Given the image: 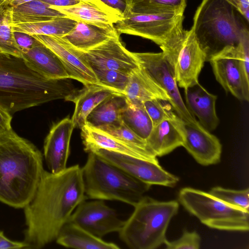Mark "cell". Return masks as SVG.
<instances>
[{
    "label": "cell",
    "instance_id": "29",
    "mask_svg": "<svg viewBox=\"0 0 249 249\" xmlns=\"http://www.w3.org/2000/svg\"><path fill=\"white\" fill-rule=\"evenodd\" d=\"M126 3L123 15L184 13L186 0H126Z\"/></svg>",
    "mask_w": 249,
    "mask_h": 249
},
{
    "label": "cell",
    "instance_id": "45",
    "mask_svg": "<svg viewBox=\"0 0 249 249\" xmlns=\"http://www.w3.org/2000/svg\"><path fill=\"white\" fill-rule=\"evenodd\" d=\"M6 4L12 8H15L18 6L34 0H4Z\"/></svg>",
    "mask_w": 249,
    "mask_h": 249
},
{
    "label": "cell",
    "instance_id": "47",
    "mask_svg": "<svg viewBox=\"0 0 249 249\" xmlns=\"http://www.w3.org/2000/svg\"><path fill=\"white\" fill-rule=\"evenodd\" d=\"M126 1V0H125Z\"/></svg>",
    "mask_w": 249,
    "mask_h": 249
},
{
    "label": "cell",
    "instance_id": "41",
    "mask_svg": "<svg viewBox=\"0 0 249 249\" xmlns=\"http://www.w3.org/2000/svg\"><path fill=\"white\" fill-rule=\"evenodd\" d=\"M249 22V0H227Z\"/></svg>",
    "mask_w": 249,
    "mask_h": 249
},
{
    "label": "cell",
    "instance_id": "4",
    "mask_svg": "<svg viewBox=\"0 0 249 249\" xmlns=\"http://www.w3.org/2000/svg\"><path fill=\"white\" fill-rule=\"evenodd\" d=\"M249 22L227 0H202L192 29L207 61L249 36Z\"/></svg>",
    "mask_w": 249,
    "mask_h": 249
},
{
    "label": "cell",
    "instance_id": "32",
    "mask_svg": "<svg viewBox=\"0 0 249 249\" xmlns=\"http://www.w3.org/2000/svg\"><path fill=\"white\" fill-rule=\"evenodd\" d=\"M12 8L7 6L0 17V53L21 58L22 52L12 30Z\"/></svg>",
    "mask_w": 249,
    "mask_h": 249
},
{
    "label": "cell",
    "instance_id": "20",
    "mask_svg": "<svg viewBox=\"0 0 249 249\" xmlns=\"http://www.w3.org/2000/svg\"><path fill=\"white\" fill-rule=\"evenodd\" d=\"M21 59L31 70L50 80L69 79L62 62L50 49L37 40L29 49L21 50Z\"/></svg>",
    "mask_w": 249,
    "mask_h": 249
},
{
    "label": "cell",
    "instance_id": "2",
    "mask_svg": "<svg viewBox=\"0 0 249 249\" xmlns=\"http://www.w3.org/2000/svg\"><path fill=\"white\" fill-rule=\"evenodd\" d=\"M43 156L31 142L12 129L0 135V201L24 208L32 200L42 174Z\"/></svg>",
    "mask_w": 249,
    "mask_h": 249
},
{
    "label": "cell",
    "instance_id": "24",
    "mask_svg": "<svg viewBox=\"0 0 249 249\" xmlns=\"http://www.w3.org/2000/svg\"><path fill=\"white\" fill-rule=\"evenodd\" d=\"M78 91L71 101L75 108L71 120L74 127L81 128L86 124L89 114L102 102L118 94H122L101 85H89Z\"/></svg>",
    "mask_w": 249,
    "mask_h": 249
},
{
    "label": "cell",
    "instance_id": "9",
    "mask_svg": "<svg viewBox=\"0 0 249 249\" xmlns=\"http://www.w3.org/2000/svg\"><path fill=\"white\" fill-rule=\"evenodd\" d=\"M208 61L217 81L240 101L249 100V36L224 48Z\"/></svg>",
    "mask_w": 249,
    "mask_h": 249
},
{
    "label": "cell",
    "instance_id": "14",
    "mask_svg": "<svg viewBox=\"0 0 249 249\" xmlns=\"http://www.w3.org/2000/svg\"><path fill=\"white\" fill-rule=\"evenodd\" d=\"M80 51L90 67L116 71L128 75L139 67L133 53L121 42L118 33L96 47Z\"/></svg>",
    "mask_w": 249,
    "mask_h": 249
},
{
    "label": "cell",
    "instance_id": "11",
    "mask_svg": "<svg viewBox=\"0 0 249 249\" xmlns=\"http://www.w3.org/2000/svg\"><path fill=\"white\" fill-rule=\"evenodd\" d=\"M139 66L145 70L165 90L170 98L169 103L176 113L186 123L198 121L189 111L178 89L173 70L163 53H133Z\"/></svg>",
    "mask_w": 249,
    "mask_h": 249
},
{
    "label": "cell",
    "instance_id": "5",
    "mask_svg": "<svg viewBox=\"0 0 249 249\" xmlns=\"http://www.w3.org/2000/svg\"><path fill=\"white\" fill-rule=\"evenodd\" d=\"M81 168L86 196L120 201L134 206L151 185L134 178L93 152Z\"/></svg>",
    "mask_w": 249,
    "mask_h": 249
},
{
    "label": "cell",
    "instance_id": "39",
    "mask_svg": "<svg viewBox=\"0 0 249 249\" xmlns=\"http://www.w3.org/2000/svg\"><path fill=\"white\" fill-rule=\"evenodd\" d=\"M29 249V245L24 241H13L8 238L3 231H0V249Z\"/></svg>",
    "mask_w": 249,
    "mask_h": 249
},
{
    "label": "cell",
    "instance_id": "17",
    "mask_svg": "<svg viewBox=\"0 0 249 249\" xmlns=\"http://www.w3.org/2000/svg\"><path fill=\"white\" fill-rule=\"evenodd\" d=\"M74 124L71 119L65 118L55 124L46 137L44 156L50 172L60 173L67 168L70 143Z\"/></svg>",
    "mask_w": 249,
    "mask_h": 249
},
{
    "label": "cell",
    "instance_id": "13",
    "mask_svg": "<svg viewBox=\"0 0 249 249\" xmlns=\"http://www.w3.org/2000/svg\"><path fill=\"white\" fill-rule=\"evenodd\" d=\"M99 238L113 232H119L124 221L103 200L82 202L71 214L69 221Z\"/></svg>",
    "mask_w": 249,
    "mask_h": 249
},
{
    "label": "cell",
    "instance_id": "22",
    "mask_svg": "<svg viewBox=\"0 0 249 249\" xmlns=\"http://www.w3.org/2000/svg\"><path fill=\"white\" fill-rule=\"evenodd\" d=\"M124 95L127 103L133 105L141 104L151 99L170 102L165 90L140 66L129 75Z\"/></svg>",
    "mask_w": 249,
    "mask_h": 249
},
{
    "label": "cell",
    "instance_id": "18",
    "mask_svg": "<svg viewBox=\"0 0 249 249\" xmlns=\"http://www.w3.org/2000/svg\"><path fill=\"white\" fill-rule=\"evenodd\" d=\"M184 138V122L174 113L154 126L145 140L154 154L161 157L182 146Z\"/></svg>",
    "mask_w": 249,
    "mask_h": 249
},
{
    "label": "cell",
    "instance_id": "27",
    "mask_svg": "<svg viewBox=\"0 0 249 249\" xmlns=\"http://www.w3.org/2000/svg\"><path fill=\"white\" fill-rule=\"evenodd\" d=\"M56 243L64 247L77 249H118L116 244L105 241L73 223L68 221L61 229Z\"/></svg>",
    "mask_w": 249,
    "mask_h": 249
},
{
    "label": "cell",
    "instance_id": "15",
    "mask_svg": "<svg viewBox=\"0 0 249 249\" xmlns=\"http://www.w3.org/2000/svg\"><path fill=\"white\" fill-rule=\"evenodd\" d=\"M31 36L56 54L64 65L70 78L77 80L85 86L100 85L93 71L81 52L63 38L53 36Z\"/></svg>",
    "mask_w": 249,
    "mask_h": 249
},
{
    "label": "cell",
    "instance_id": "1",
    "mask_svg": "<svg viewBox=\"0 0 249 249\" xmlns=\"http://www.w3.org/2000/svg\"><path fill=\"white\" fill-rule=\"evenodd\" d=\"M87 197L79 165L53 174L44 171L34 197L24 209V241L40 249L55 240L76 208Z\"/></svg>",
    "mask_w": 249,
    "mask_h": 249
},
{
    "label": "cell",
    "instance_id": "40",
    "mask_svg": "<svg viewBox=\"0 0 249 249\" xmlns=\"http://www.w3.org/2000/svg\"><path fill=\"white\" fill-rule=\"evenodd\" d=\"M17 43L21 50L31 48L37 42V40L28 34L14 32Z\"/></svg>",
    "mask_w": 249,
    "mask_h": 249
},
{
    "label": "cell",
    "instance_id": "10",
    "mask_svg": "<svg viewBox=\"0 0 249 249\" xmlns=\"http://www.w3.org/2000/svg\"><path fill=\"white\" fill-rule=\"evenodd\" d=\"M183 13L126 14L114 24L117 33L141 36L161 45L178 26Z\"/></svg>",
    "mask_w": 249,
    "mask_h": 249
},
{
    "label": "cell",
    "instance_id": "28",
    "mask_svg": "<svg viewBox=\"0 0 249 249\" xmlns=\"http://www.w3.org/2000/svg\"><path fill=\"white\" fill-rule=\"evenodd\" d=\"M127 103L123 94L115 95L106 99L89 114L86 124L100 130L121 124V112Z\"/></svg>",
    "mask_w": 249,
    "mask_h": 249
},
{
    "label": "cell",
    "instance_id": "43",
    "mask_svg": "<svg viewBox=\"0 0 249 249\" xmlns=\"http://www.w3.org/2000/svg\"><path fill=\"white\" fill-rule=\"evenodd\" d=\"M49 6H68L76 4L80 2L78 0H41Z\"/></svg>",
    "mask_w": 249,
    "mask_h": 249
},
{
    "label": "cell",
    "instance_id": "7",
    "mask_svg": "<svg viewBox=\"0 0 249 249\" xmlns=\"http://www.w3.org/2000/svg\"><path fill=\"white\" fill-rule=\"evenodd\" d=\"M178 199L188 212L210 228L229 231H249V212L229 205L209 193L185 187L180 190Z\"/></svg>",
    "mask_w": 249,
    "mask_h": 249
},
{
    "label": "cell",
    "instance_id": "12",
    "mask_svg": "<svg viewBox=\"0 0 249 249\" xmlns=\"http://www.w3.org/2000/svg\"><path fill=\"white\" fill-rule=\"evenodd\" d=\"M93 152L138 180L149 184L174 187L179 178L165 170L158 162L151 161L103 149Z\"/></svg>",
    "mask_w": 249,
    "mask_h": 249
},
{
    "label": "cell",
    "instance_id": "3",
    "mask_svg": "<svg viewBox=\"0 0 249 249\" xmlns=\"http://www.w3.org/2000/svg\"><path fill=\"white\" fill-rule=\"evenodd\" d=\"M73 91L66 79H47L22 59L0 53V104L11 114L53 100H67Z\"/></svg>",
    "mask_w": 249,
    "mask_h": 249
},
{
    "label": "cell",
    "instance_id": "19",
    "mask_svg": "<svg viewBox=\"0 0 249 249\" xmlns=\"http://www.w3.org/2000/svg\"><path fill=\"white\" fill-rule=\"evenodd\" d=\"M84 150L91 152L103 149L143 160L158 162L157 157L127 144L104 131L86 124L81 128Z\"/></svg>",
    "mask_w": 249,
    "mask_h": 249
},
{
    "label": "cell",
    "instance_id": "42",
    "mask_svg": "<svg viewBox=\"0 0 249 249\" xmlns=\"http://www.w3.org/2000/svg\"><path fill=\"white\" fill-rule=\"evenodd\" d=\"M108 6L115 9L123 15L126 7L125 0H101Z\"/></svg>",
    "mask_w": 249,
    "mask_h": 249
},
{
    "label": "cell",
    "instance_id": "37",
    "mask_svg": "<svg viewBox=\"0 0 249 249\" xmlns=\"http://www.w3.org/2000/svg\"><path fill=\"white\" fill-rule=\"evenodd\" d=\"M200 242V237L196 231H184L179 238L172 241L166 239L164 244L167 249H198Z\"/></svg>",
    "mask_w": 249,
    "mask_h": 249
},
{
    "label": "cell",
    "instance_id": "34",
    "mask_svg": "<svg viewBox=\"0 0 249 249\" xmlns=\"http://www.w3.org/2000/svg\"><path fill=\"white\" fill-rule=\"evenodd\" d=\"M100 85L124 95L129 75L118 71L90 67Z\"/></svg>",
    "mask_w": 249,
    "mask_h": 249
},
{
    "label": "cell",
    "instance_id": "36",
    "mask_svg": "<svg viewBox=\"0 0 249 249\" xmlns=\"http://www.w3.org/2000/svg\"><path fill=\"white\" fill-rule=\"evenodd\" d=\"M142 104L149 116L153 127L176 113L168 101L151 99L143 102Z\"/></svg>",
    "mask_w": 249,
    "mask_h": 249
},
{
    "label": "cell",
    "instance_id": "30",
    "mask_svg": "<svg viewBox=\"0 0 249 249\" xmlns=\"http://www.w3.org/2000/svg\"><path fill=\"white\" fill-rule=\"evenodd\" d=\"M121 117L125 125L144 140L148 138L153 127L142 104L133 105L127 103L121 112Z\"/></svg>",
    "mask_w": 249,
    "mask_h": 249
},
{
    "label": "cell",
    "instance_id": "23",
    "mask_svg": "<svg viewBox=\"0 0 249 249\" xmlns=\"http://www.w3.org/2000/svg\"><path fill=\"white\" fill-rule=\"evenodd\" d=\"M49 6L76 21L106 28L114 27L123 18L121 15L110 12L94 4L83 1L68 6Z\"/></svg>",
    "mask_w": 249,
    "mask_h": 249
},
{
    "label": "cell",
    "instance_id": "8",
    "mask_svg": "<svg viewBox=\"0 0 249 249\" xmlns=\"http://www.w3.org/2000/svg\"><path fill=\"white\" fill-rule=\"evenodd\" d=\"M160 47L179 87L185 89L199 82L207 56L192 29L186 30L180 25Z\"/></svg>",
    "mask_w": 249,
    "mask_h": 249
},
{
    "label": "cell",
    "instance_id": "6",
    "mask_svg": "<svg viewBox=\"0 0 249 249\" xmlns=\"http://www.w3.org/2000/svg\"><path fill=\"white\" fill-rule=\"evenodd\" d=\"M119 231L120 239L132 249H154L164 244L166 232L178 210L177 201H160L143 196Z\"/></svg>",
    "mask_w": 249,
    "mask_h": 249
},
{
    "label": "cell",
    "instance_id": "26",
    "mask_svg": "<svg viewBox=\"0 0 249 249\" xmlns=\"http://www.w3.org/2000/svg\"><path fill=\"white\" fill-rule=\"evenodd\" d=\"M118 34L114 26L103 28L82 21H77L73 28L62 37L81 51L91 50Z\"/></svg>",
    "mask_w": 249,
    "mask_h": 249
},
{
    "label": "cell",
    "instance_id": "38",
    "mask_svg": "<svg viewBox=\"0 0 249 249\" xmlns=\"http://www.w3.org/2000/svg\"><path fill=\"white\" fill-rule=\"evenodd\" d=\"M11 114L0 104V135L12 129Z\"/></svg>",
    "mask_w": 249,
    "mask_h": 249
},
{
    "label": "cell",
    "instance_id": "25",
    "mask_svg": "<svg viewBox=\"0 0 249 249\" xmlns=\"http://www.w3.org/2000/svg\"><path fill=\"white\" fill-rule=\"evenodd\" d=\"M77 21L66 17L26 19L13 21L14 32L32 35L63 37L74 27Z\"/></svg>",
    "mask_w": 249,
    "mask_h": 249
},
{
    "label": "cell",
    "instance_id": "44",
    "mask_svg": "<svg viewBox=\"0 0 249 249\" xmlns=\"http://www.w3.org/2000/svg\"><path fill=\"white\" fill-rule=\"evenodd\" d=\"M80 1H83L86 2H89L91 3L92 4H94L95 5H97L110 12L121 15L123 16V15L120 13L118 11L116 10L115 9H114L109 6H108L107 5L105 4L104 2H103L101 0H78Z\"/></svg>",
    "mask_w": 249,
    "mask_h": 249
},
{
    "label": "cell",
    "instance_id": "46",
    "mask_svg": "<svg viewBox=\"0 0 249 249\" xmlns=\"http://www.w3.org/2000/svg\"><path fill=\"white\" fill-rule=\"evenodd\" d=\"M7 6V5L6 4L5 2L1 4H0V17L2 16V15L4 13Z\"/></svg>",
    "mask_w": 249,
    "mask_h": 249
},
{
    "label": "cell",
    "instance_id": "31",
    "mask_svg": "<svg viewBox=\"0 0 249 249\" xmlns=\"http://www.w3.org/2000/svg\"><path fill=\"white\" fill-rule=\"evenodd\" d=\"M66 17L58 11L51 8L41 0H34L12 8V21L30 19Z\"/></svg>",
    "mask_w": 249,
    "mask_h": 249
},
{
    "label": "cell",
    "instance_id": "16",
    "mask_svg": "<svg viewBox=\"0 0 249 249\" xmlns=\"http://www.w3.org/2000/svg\"><path fill=\"white\" fill-rule=\"evenodd\" d=\"M199 164L207 166L220 160L222 145L218 139L198 122H184V138L182 144Z\"/></svg>",
    "mask_w": 249,
    "mask_h": 249
},
{
    "label": "cell",
    "instance_id": "35",
    "mask_svg": "<svg viewBox=\"0 0 249 249\" xmlns=\"http://www.w3.org/2000/svg\"><path fill=\"white\" fill-rule=\"evenodd\" d=\"M101 130L133 147L155 155L148 147L146 140L138 136L123 122L119 125L106 127Z\"/></svg>",
    "mask_w": 249,
    "mask_h": 249
},
{
    "label": "cell",
    "instance_id": "21",
    "mask_svg": "<svg viewBox=\"0 0 249 249\" xmlns=\"http://www.w3.org/2000/svg\"><path fill=\"white\" fill-rule=\"evenodd\" d=\"M184 93L189 111L207 130H214L219 122L215 108L217 96L209 92L199 82L185 89Z\"/></svg>",
    "mask_w": 249,
    "mask_h": 249
},
{
    "label": "cell",
    "instance_id": "33",
    "mask_svg": "<svg viewBox=\"0 0 249 249\" xmlns=\"http://www.w3.org/2000/svg\"><path fill=\"white\" fill-rule=\"evenodd\" d=\"M209 193L229 205L249 212L248 188L242 190H234L217 186L212 188Z\"/></svg>",
    "mask_w": 249,
    "mask_h": 249
}]
</instances>
